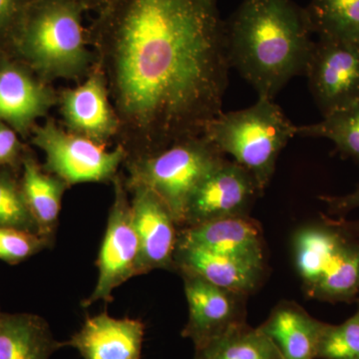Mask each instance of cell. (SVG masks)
<instances>
[{
    "label": "cell",
    "mask_w": 359,
    "mask_h": 359,
    "mask_svg": "<svg viewBox=\"0 0 359 359\" xmlns=\"http://www.w3.org/2000/svg\"><path fill=\"white\" fill-rule=\"evenodd\" d=\"M297 128L273 99L257 97V102L245 109L223 111L203 135L250 172L264 192L280 153L297 136Z\"/></svg>",
    "instance_id": "4"
},
{
    "label": "cell",
    "mask_w": 359,
    "mask_h": 359,
    "mask_svg": "<svg viewBox=\"0 0 359 359\" xmlns=\"http://www.w3.org/2000/svg\"><path fill=\"white\" fill-rule=\"evenodd\" d=\"M304 75L321 114L359 100V44L318 39Z\"/></svg>",
    "instance_id": "9"
},
{
    "label": "cell",
    "mask_w": 359,
    "mask_h": 359,
    "mask_svg": "<svg viewBox=\"0 0 359 359\" xmlns=\"http://www.w3.org/2000/svg\"><path fill=\"white\" fill-rule=\"evenodd\" d=\"M53 245L39 233L0 228V259L8 264H18Z\"/></svg>",
    "instance_id": "26"
},
{
    "label": "cell",
    "mask_w": 359,
    "mask_h": 359,
    "mask_svg": "<svg viewBox=\"0 0 359 359\" xmlns=\"http://www.w3.org/2000/svg\"><path fill=\"white\" fill-rule=\"evenodd\" d=\"M188 302L189 316L182 330L184 339L198 347L247 323L249 295L224 289L190 273H180Z\"/></svg>",
    "instance_id": "11"
},
{
    "label": "cell",
    "mask_w": 359,
    "mask_h": 359,
    "mask_svg": "<svg viewBox=\"0 0 359 359\" xmlns=\"http://www.w3.org/2000/svg\"><path fill=\"white\" fill-rule=\"evenodd\" d=\"M132 219L140 245L141 275L155 269L175 271L179 226L163 201L141 185H127Z\"/></svg>",
    "instance_id": "12"
},
{
    "label": "cell",
    "mask_w": 359,
    "mask_h": 359,
    "mask_svg": "<svg viewBox=\"0 0 359 359\" xmlns=\"http://www.w3.org/2000/svg\"><path fill=\"white\" fill-rule=\"evenodd\" d=\"M226 160L204 135L190 137L153 154L130 158L126 184L144 186L155 193L181 229L194 193Z\"/></svg>",
    "instance_id": "6"
},
{
    "label": "cell",
    "mask_w": 359,
    "mask_h": 359,
    "mask_svg": "<svg viewBox=\"0 0 359 359\" xmlns=\"http://www.w3.org/2000/svg\"><path fill=\"white\" fill-rule=\"evenodd\" d=\"M145 325L136 318H117L107 311L87 316L65 346L83 359H141Z\"/></svg>",
    "instance_id": "14"
},
{
    "label": "cell",
    "mask_w": 359,
    "mask_h": 359,
    "mask_svg": "<svg viewBox=\"0 0 359 359\" xmlns=\"http://www.w3.org/2000/svg\"><path fill=\"white\" fill-rule=\"evenodd\" d=\"M112 183L114 200L97 261L98 278L93 292L82 302L83 308L98 302H110L117 287L141 275L140 245L132 219L126 181L118 174Z\"/></svg>",
    "instance_id": "8"
},
{
    "label": "cell",
    "mask_w": 359,
    "mask_h": 359,
    "mask_svg": "<svg viewBox=\"0 0 359 359\" xmlns=\"http://www.w3.org/2000/svg\"><path fill=\"white\" fill-rule=\"evenodd\" d=\"M65 346L41 316L0 311V359H50Z\"/></svg>",
    "instance_id": "19"
},
{
    "label": "cell",
    "mask_w": 359,
    "mask_h": 359,
    "mask_svg": "<svg viewBox=\"0 0 359 359\" xmlns=\"http://www.w3.org/2000/svg\"><path fill=\"white\" fill-rule=\"evenodd\" d=\"M21 189L39 233L53 244L63 196L69 187L40 167L30 155L23 156Z\"/></svg>",
    "instance_id": "20"
},
{
    "label": "cell",
    "mask_w": 359,
    "mask_h": 359,
    "mask_svg": "<svg viewBox=\"0 0 359 359\" xmlns=\"http://www.w3.org/2000/svg\"><path fill=\"white\" fill-rule=\"evenodd\" d=\"M356 313L341 325L327 323L318 359H359V299Z\"/></svg>",
    "instance_id": "25"
},
{
    "label": "cell",
    "mask_w": 359,
    "mask_h": 359,
    "mask_svg": "<svg viewBox=\"0 0 359 359\" xmlns=\"http://www.w3.org/2000/svg\"><path fill=\"white\" fill-rule=\"evenodd\" d=\"M29 0H0V40L11 39Z\"/></svg>",
    "instance_id": "28"
},
{
    "label": "cell",
    "mask_w": 359,
    "mask_h": 359,
    "mask_svg": "<svg viewBox=\"0 0 359 359\" xmlns=\"http://www.w3.org/2000/svg\"><path fill=\"white\" fill-rule=\"evenodd\" d=\"M21 144L18 134L6 123L0 121V168L18 166L22 162Z\"/></svg>",
    "instance_id": "27"
},
{
    "label": "cell",
    "mask_w": 359,
    "mask_h": 359,
    "mask_svg": "<svg viewBox=\"0 0 359 359\" xmlns=\"http://www.w3.org/2000/svg\"><path fill=\"white\" fill-rule=\"evenodd\" d=\"M87 37L135 147L129 158L201 136L223 112L231 66L218 0H110Z\"/></svg>",
    "instance_id": "1"
},
{
    "label": "cell",
    "mask_w": 359,
    "mask_h": 359,
    "mask_svg": "<svg viewBox=\"0 0 359 359\" xmlns=\"http://www.w3.org/2000/svg\"><path fill=\"white\" fill-rule=\"evenodd\" d=\"M0 228L39 233V228L29 211L20 181L6 168L0 169Z\"/></svg>",
    "instance_id": "24"
},
{
    "label": "cell",
    "mask_w": 359,
    "mask_h": 359,
    "mask_svg": "<svg viewBox=\"0 0 359 359\" xmlns=\"http://www.w3.org/2000/svg\"><path fill=\"white\" fill-rule=\"evenodd\" d=\"M180 244L252 262H264L261 224L250 216L215 219L179 229Z\"/></svg>",
    "instance_id": "16"
},
{
    "label": "cell",
    "mask_w": 359,
    "mask_h": 359,
    "mask_svg": "<svg viewBox=\"0 0 359 359\" xmlns=\"http://www.w3.org/2000/svg\"><path fill=\"white\" fill-rule=\"evenodd\" d=\"M263 195L250 172L235 161L226 160L194 193L187 205L182 228L215 219L250 216L252 205Z\"/></svg>",
    "instance_id": "10"
},
{
    "label": "cell",
    "mask_w": 359,
    "mask_h": 359,
    "mask_svg": "<svg viewBox=\"0 0 359 359\" xmlns=\"http://www.w3.org/2000/svg\"><path fill=\"white\" fill-rule=\"evenodd\" d=\"M332 223L337 224L340 228L344 229V230L349 231L353 235L359 237V221H347V219L344 218L332 219Z\"/></svg>",
    "instance_id": "30"
},
{
    "label": "cell",
    "mask_w": 359,
    "mask_h": 359,
    "mask_svg": "<svg viewBox=\"0 0 359 359\" xmlns=\"http://www.w3.org/2000/svg\"><path fill=\"white\" fill-rule=\"evenodd\" d=\"M78 0H29L11 41L47 79L76 78L91 62Z\"/></svg>",
    "instance_id": "3"
},
{
    "label": "cell",
    "mask_w": 359,
    "mask_h": 359,
    "mask_svg": "<svg viewBox=\"0 0 359 359\" xmlns=\"http://www.w3.org/2000/svg\"><path fill=\"white\" fill-rule=\"evenodd\" d=\"M297 135L332 141L339 153L359 161V100L314 124L297 126Z\"/></svg>",
    "instance_id": "23"
},
{
    "label": "cell",
    "mask_w": 359,
    "mask_h": 359,
    "mask_svg": "<svg viewBox=\"0 0 359 359\" xmlns=\"http://www.w3.org/2000/svg\"><path fill=\"white\" fill-rule=\"evenodd\" d=\"M194 359H282V356L259 327L243 323L195 347Z\"/></svg>",
    "instance_id": "21"
},
{
    "label": "cell",
    "mask_w": 359,
    "mask_h": 359,
    "mask_svg": "<svg viewBox=\"0 0 359 359\" xmlns=\"http://www.w3.org/2000/svg\"><path fill=\"white\" fill-rule=\"evenodd\" d=\"M295 269L304 292L327 302H353L359 295V237L321 216L292 238Z\"/></svg>",
    "instance_id": "5"
},
{
    "label": "cell",
    "mask_w": 359,
    "mask_h": 359,
    "mask_svg": "<svg viewBox=\"0 0 359 359\" xmlns=\"http://www.w3.org/2000/svg\"><path fill=\"white\" fill-rule=\"evenodd\" d=\"M325 325L297 302L283 301L259 328L275 344L282 359H318Z\"/></svg>",
    "instance_id": "18"
},
{
    "label": "cell",
    "mask_w": 359,
    "mask_h": 359,
    "mask_svg": "<svg viewBox=\"0 0 359 359\" xmlns=\"http://www.w3.org/2000/svg\"><path fill=\"white\" fill-rule=\"evenodd\" d=\"M55 102L52 90L20 66L0 67V121L14 131L27 134Z\"/></svg>",
    "instance_id": "17"
},
{
    "label": "cell",
    "mask_w": 359,
    "mask_h": 359,
    "mask_svg": "<svg viewBox=\"0 0 359 359\" xmlns=\"http://www.w3.org/2000/svg\"><path fill=\"white\" fill-rule=\"evenodd\" d=\"M32 143L43 152L44 170L68 187L113 182L120 165L127 159L122 144L109 151L105 144L65 131L52 121L33 129Z\"/></svg>",
    "instance_id": "7"
},
{
    "label": "cell",
    "mask_w": 359,
    "mask_h": 359,
    "mask_svg": "<svg viewBox=\"0 0 359 359\" xmlns=\"http://www.w3.org/2000/svg\"><path fill=\"white\" fill-rule=\"evenodd\" d=\"M231 67L257 97L273 99L304 74L314 44L306 8L294 0H243L224 21Z\"/></svg>",
    "instance_id": "2"
},
{
    "label": "cell",
    "mask_w": 359,
    "mask_h": 359,
    "mask_svg": "<svg viewBox=\"0 0 359 359\" xmlns=\"http://www.w3.org/2000/svg\"><path fill=\"white\" fill-rule=\"evenodd\" d=\"M320 200L327 204L330 214L344 215L359 208V188L344 196H321Z\"/></svg>",
    "instance_id": "29"
},
{
    "label": "cell",
    "mask_w": 359,
    "mask_h": 359,
    "mask_svg": "<svg viewBox=\"0 0 359 359\" xmlns=\"http://www.w3.org/2000/svg\"><path fill=\"white\" fill-rule=\"evenodd\" d=\"M60 110L68 131L97 143L105 144L119 131V118L111 106L107 80L101 70L75 88L65 90Z\"/></svg>",
    "instance_id": "13"
},
{
    "label": "cell",
    "mask_w": 359,
    "mask_h": 359,
    "mask_svg": "<svg viewBox=\"0 0 359 359\" xmlns=\"http://www.w3.org/2000/svg\"><path fill=\"white\" fill-rule=\"evenodd\" d=\"M175 271L190 273L208 282L250 295L261 285L266 262H252L177 243Z\"/></svg>",
    "instance_id": "15"
},
{
    "label": "cell",
    "mask_w": 359,
    "mask_h": 359,
    "mask_svg": "<svg viewBox=\"0 0 359 359\" xmlns=\"http://www.w3.org/2000/svg\"><path fill=\"white\" fill-rule=\"evenodd\" d=\"M78 1L83 4L86 11L87 9H94V11H99L110 0H78Z\"/></svg>",
    "instance_id": "31"
},
{
    "label": "cell",
    "mask_w": 359,
    "mask_h": 359,
    "mask_svg": "<svg viewBox=\"0 0 359 359\" xmlns=\"http://www.w3.org/2000/svg\"><path fill=\"white\" fill-rule=\"evenodd\" d=\"M306 11L318 39L359 44V0H311Z\"/></svg>",
    "instance_id": "22"
}]
</instances>
